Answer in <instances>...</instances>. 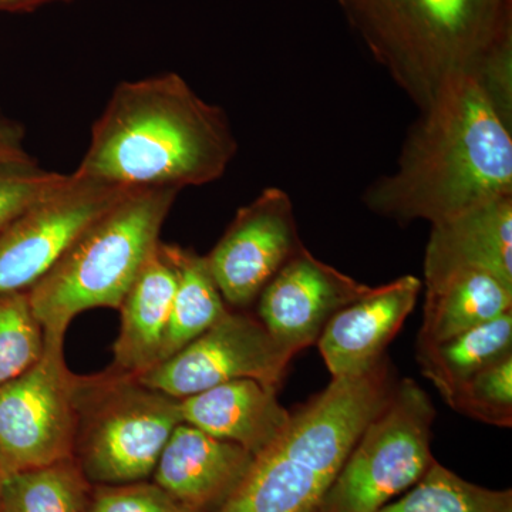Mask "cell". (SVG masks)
<instances>
[{"instance_id": "5", "label": "cell", "mask_w": 512, "mask_h": 512, "mask_svg": "<svg viewBox=\"0 0 512 512\" xmlns=\"http://www.w3.org/2000/svg\"><path fill=\"white\" fill-rule=\"evenodd\" d=\"M73 460L93 485L148 480L181 423L180 400L110 367L73 377Z\"/></svg>"}, {"instance_id": "31", "label": "cell", "mask_w": 512, "mask_h": 512, "mask_svg": "<svg viewBox=\"0 0 512 512\" xmlns=\"http://www.w3.org/2000/svg\"><path fill=\"white\" fill-rule=\"evenodd\" d=\"M2 480H3V476H2V473H0V491H2Z\"/></svg>"}, {"instance_id": "1", "label": "cell", "mask_w": 512, "mask_h": 512, "mask_svg": "<svg viewBox=\"0 0 512 512\" xmlns=\"http://www.w3.org/2000/svg\"><path fill=\"white\" fill-rule=\"evenodd\" d=\"M511 124L476 77L450 80L420 110L393 173L373 181L363 202L400 225H434L512 195Z\"/></svg>"}, {"instance_id": "28", "label": "cell", "mask_w": 512, "mask_h": 512, "mask_svg": "<svg viewBox=\"0 0 512 512\" xmlns=\"http://www.w3.org/2000/svg\"><path fill=\"white\" fill-rule=\"evenodd\" d=\"M25 140V127L0 107V163L32 158L26 150Z\"/></svg>"}, {"instance_id": "27", "label": "cell", "mask_w": 512, "mask_h": 512, "mask_svg": "<svg viewBox=\"0 0 512 512\" xmlns=\"http://www.w3.org/2000/svg\"><path fill=\"white\" fill-rule=\"evenodd\" d=\"M86 512H195L154 481L93 485Z\"/></svg>"}, {"instance_id": "3", "label": "cell", "mask_w": 512, "mask_h": 512, "mask_svg": "<svg viewBox=\"0 0 512 512\" xmlns=\"http://www.w3.org/2000/svg\"><path fill=\"white\" fill-rule=\"evenodd\" d=\"M350 28L419 110L476 77L512 119V0H338Z\"/></svg>"}, {"instance_id": "2", "label": "cell", "mask_w": 512, "mask_h": 512, "mask_svg": "<svg viewBox=\"0 0 512 512\" xmlns=\"http://www.w3.org/2000/svg\"><path fill=\"white\" fill-rule=\"evenodd\" d=\"M221 107L177 73L120 83L74 174L124 188L181 191L220 180L237 156Z\"/></svg>"}, {"instance_id": "18", "label": "cell", "mask_w": 512, "mask_h": 512, "mask_svg": "<svg viewBox=\"0 0 512 512\" xmlns=\"http://www.w3.org/2000/svg\"><path fill=\"white\" fill-rule=\"evenodd\" d=\"M512 311V285L484 272H461L426 286L417 345H433Z\"/></svg>"}, {"instance_id": "9", "label": "cell", "mask_w": 512, "mask_h": 512, "mask_svg": "<svg viewBox=\"0 0 512 512\" xmlns=\"http://www.w3.org/2000/svg\"><path fill=\"white\" fill-rule=\"evenodd\" d=\"M292 357L256 316L229 309L180 352L137 377L178 400L239 379L278 390Z\"/></svg>"}, {"instance_id": "15", "label": "cell", "mask_w": 512, "mask_h": 512, "mask_svg": "<svg viewBox=\"0 0 512 512\" xmlns=\"http://www.w3.org/2000/svg\"><path fill=\"white\" fill-rule=\"evenodd\" d=\"M461 272H484L512 285V195L431 225L424 285Z\"/></svg>"}, {"instance_id": "23", "label": "cell", "mask_w": 512, "mask_h": 512, "mask_svg": "<svg viewBox=\"0 0 512 512\" xmlns=\"http://www.w3.org/2000/svg\"><path fill=\"white\" fill-rule=\"evenodd\" d=\"M510 503L511 490L480 487L434 461L403 497L377 512H500Z\"/></svg>"}, {"instance_id": "14", "label": "cell", "mask_w": 512, "mask_h": 512, "mask_svg": "<svg viewBox=\"0 0 512 512\" xmlns=\"http://www.w3.org/2000/svg\"><path fill=\"white\" fill-rule=\"evenodd\" d=\"M255 456L181 421L154 468L153 481L195 512H218L242 483Z\"/></svg>"}, {"instance_id": "13", "label": "cell", "mask_w": 512, "mask_h": 512, "mask_svg": "<svg viewBox=\"0 0 512 512\" xmlns=\"http://www.w3.org/2000/svg\"><path fill=\"white\" fill-rule=\"evenodd\" d=\"M421 281L413 275L375 286L329 320L318 340L332 377L369 372L416 306Z\"/></svg>"}, {"instance_id": "30", "label": "cell", "mask_w": 512, "mask_h": 512, "mask_svg": "<svg viewBox=\"0 0 512 512\" xmlns=\"http://www.w3.org/2000/svg\"><path fill=\"white\" fill-rule=\"evenodd\" d=\"M500 512H512V503L505 505L503 510H501Z\"/></svg>"}, {"instance_id": "8", "label": "cell", "mask_w": 512, "mask_h": 512, "mask_svg": "<svg viewBox=\"0 0 512 512\" xmlns=\"http://www.w3.org/2000/svg\"><path fill=\"white\" fill-rule=\"evenodd\" d=\"M397 383L386 356L362 375L333 377L323 392L291 412L288 429L272 448L332 483L363 431L392 400Z\"/></svg>"}, {"instance_id": "24", "label": "cell", "mask_w": 512, "mask_h": 512, "mask_svg": "<svg viewBox=\"0 0 512 512\" xmlns=\"http://www.w3.org/2000/svg\"><path fill=\"white\" fill-rule=\"evenodd\" d=\"M45 352V332L28 292L0 293V386L25 373Z\"/></svg>"}, {"instance_id": "21", "label": "cell", "mask_w": 512, "mask_h": 512, "mask_svg": "<svg viewBox=\"0 0 512 512\" xmlns=\"http://www.w3.org/2000/svg\"><path fill=\"white\" fill-rule=\"evenodd\" d=\"M168 252L177 269V288L160 362L180 352L229 312L205 256L174 244H168Z\"/></svg>"}, {"instance_id": "16", "label": "cell", "mask_w": 512, "mask_h": 512, "mask_svg": "<svg viewBox=\"0 0 512 512\" xmlns=\"http://www.w3.org/2000/svg\"><path fill=\"white\" fill-rule=\"evenodd\" d=\"M181 420L231 441L255 457L275 446L288 429L291 412L278 400V390L252 379L218 384L180 400Z\"/></svg>"}, {"instance_id": "7", "label": "cell", "mask_w": 512, "mask_h": 512, "mask_svg": "<svg viewBox=\"0 0 512 512\" xmlns=\"http://www.w3.org/2000/svg\"><path fill=\"white\" fill-rule=\"evenodd\" d=\"M64 342L45 340L39 362L0 386V473L32 470L73 458V373Z\"/></svg>"}, {"instance_id": "25", "label": "cell", "mask_w": 512, "mask_h": 512, "mask_svg": "<svg viewBox=\"0 0 512 512\" xmlns=\"http://www.w3.org/2000/svg\"><path fill=\"white\" fill-rule=\"evenodd\" d=\"M456 412L497 427L512 424V356L485 367L444 400Z\"/></svg>"}, {"instance_id": "19", "label": "cell", "mask_w": 512, "mask_h": 512, "mask_svg": "<svg viewBox=\"0 0 512 512\" xmlns=\"http://www.w3.org/2000/svg\"><path fill=\"white\" fill-rule=\"evenodd\" d=\"M512 356V311L433 345H417L421 373L444 400L485 367Z\"/></svg>"}, {"instance_id": "11", "label": "cell", "mask_w": 512, "mask_h": 512, "mask_svg": "<svg viewBox=\"0 0 512 512\" xmlns=\"http://www.w3.org/2000/svg\"><path fill=\"white\" fill-rule=\"evenodd\" d=\"M303 247L291 197L269 187L239 208L205 261L227 305L245 311Z\"/></svg>"}, {"instance_id": "20", "label": "cell", "mask_w": 512, "mask_h": 512, "mask_svg": "<svg viewBox=\"0 0 512 512\" xmlns=\"http://www.w3.org/2000/svg\"><path fill=\"white\" fill-rule=\"evenodd\" d=\"M308 467L269 448L218 512H313L328 488Z\"/></svg>"}, {"instance_id": "6", "label": "cell", "mask_w": 512, "mask_h": 512, "mask_svg": "<svg viewBox=\"0 0 512 512\" xmlns=\"http://www.w3.org/2000/svg\"><path fill=\"white\" fill-rule=\"evenodd\" d=\"M434 419L429 394L412 379L399 380L313 512H377L410 490L436 461L430 447Z\"/></svg>"}, {"instance_id": "29", "label": "cell", "mask_w": 512, "mask_h": 512, "mask_svg": "<svg viewBox=\"0 0 512 512\" xmlns=\"http://www.w3.org/2000/svg\"><path fill=\"white\" fill-rule=\"evenodd\" d=\"M55 2H70V0H0V10H30Z\"/></svg>"}, {"instance_id": "12", "label": "cell", "mask_w": 512, "mask_h": 512, "mask_svg": "<svg viewBox=\"0 0 512 512\" xmlns=\"http://www.w3.org/2000/svg\"><path fill=\"white\" fill-rule=\"evenodd\" d=\"M370 289L303 247L259 295L258 319L275 342L295 356L318 343L329 320Z\"/></svg>"}, {"instance_id": "4", "label": "cell", "mask_w": 512, "mask_h": 512, "mask_svg": "<svg viewBox=\"0 0 512 512\" xmlns=\"http://www.w3.org/2000/svg\"><path fill=\"white\" fill-rule=\"evenodd\" d=\"M178 192L136 188L89 225L28 292L45 340L64 342L77 315L119 309L160 234Z\"/></svg>"}, {"instance_id": "22", "label": "cell", "mask_w": 512, "mask_h": 512, "mask_svg": "<svg viewBox=\"0 0 512 512\" xmlns=\"http://www.w3.org/2000/svg\"><path fill=\"white\" fill-rule=\"evenodd\" d=\"M92 490L70 458L3 476L0 512H86Z\"/></svg>"}, {"instance_id": "26", "label": "cell", "mask_w": 512, "mask_h": 512, "mask_svg": "<svg viewBox=\"0 0 512 512\" xmlns=\"http://www.w3.org/2000/svg\"><path fill=\"white\" fill-rule=\"evenodd\" d=\"M67 175L40 167L35 158L0 163V232L52 194Z\"/></svg>"}, {"instance_id": "10", "label": "cell", "mask_w": 512, "mask_h": 512, "mask_svg": "<svg viewBox=\"0 0 512 512\" xmlns=\"http://www.w3.org/2000/svg\"><path fill=\"white\" fill-rule=\"evenodd\" d=\"M130 190L67 175L57 190L0 232V293L29 292L84 229Z\"/></svg>"}, {"instance_id": "17", "label": "cell", "mask_w": 512, "mask_h": 512, "mask_svg": "<svg viewBox=\"0 0 512 512\" xmlns=\"http://www.w3.org/2000/svg\"><path fill=\"white\" fill-rule=\"evenodd\" d=\"M177 288V269L160 241L128 289L119 311L113 369L140 376L160 362Z\"/></svg>"}]
</instances>
